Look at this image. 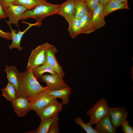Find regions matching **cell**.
<instances>
[{"label": "cell", "mask_w": 133, "mask_h": 133, "mask_svg": "<svg viewBox=\"0 0 133 133\" xmlns=\"http://www.w3.org/2000/svg\"><path fill=\"white\" fill-rule=\"evenodd\" d=\"M121 126L122 127V131L124 133H133V127L130 126L129 121L127 119L124 120L122 123Z\"/></svg>", "instance_id": "obj_28"}, {"label": "cell", "mask_w": 133, "mask_h": 133, "mask_svg": "<svg viewBox=\"0 0 133 133\" xmlns=\"http://www.w3.org/2000/svg\"><path fill=\"white\" fill-rule=\"evenodd\" d=\"M94 128L97 133H116V128L112 124L109 115L106 116L96 123Z\"/></svg>", "instance_id": "obj_14"}, {"label": "cell", "mask_w": 133, "mask_h": 133, "mask_svg": "<svg viewBox=\"0 0 133 133\" xmlns=\"http://www.w3.org/2000/svg\"><path fill=\"white\" fill-rule=\"evenodd\" d=\"M71 88L68 86L60 89L54 90H47L48 94L55 99L59 98L61 99V104L67 105L69 102V96L71 92Z\"/></svg>", "instance_id": "obj_17"}, {"label": "cell", "mask_w": 133, "mask_h": 133, "mask_svg": "<svg viewBox=\"0 0 133 133\" xmlns=\"http://www.w3.org/2000/svg\"><path fill=\"white\" fill-rule=\"evenodd\" d=\"M47 90L41 92L29 100L31 110L35 112L41 111L55 99L48 94Z\"/></svg>", "instance_id": "obj_5"}, {"label": "cell", "mask_w": 133, "mask_h": 133, "mask_svg": "<svg viewBox=\"0 0 133 133\" xmlns=\"http://www.w3.org/2000/svg\"><path fill=\"white\" fill-rule=\"evenodd\" d=\"M6 73V78L9 82L13 85L15 87L17 92V97L20 96V88L18 80V74L19 72L14 66H6L4 70Z\"/></svg>", "instance_id": "obj_15"}, {"label": "cell", "mask_w": 133, "mask_h": 133, "mask_svg": "<svg viewBox=\"0 0 133 133\" xmlns=\"http://www.w3.org/2000/svg\"><path fill=\"white\" fill-rule=\"evenodd\" d=\"M59 119L58 114L52 117L41 120L40 124L37 128L32 131H29L25 133H47L52 124L56 120Z\"/></svg>", "instance_id": "obj_18"}, {"label": "cell", "mask_w": 133, "mask_h": 133, "mask_svg": "<svg viewBox=\"0 0 133 133\" xmlns=\"http://www.w3.org/2000/svg\"><path fill=\"white\" fill-rule=\"evenodd\" d=\"M40 79L46 83L48 90L54 91L68 87L63 78L58 75L43 74Z\"/></svg>", "instance_id": "obj_7"}, {"label": "cell", "mask_w": 133, "mask_h": 133, "mask_svg": "<svg viewBox=\"0 0 133 133\" xmlns=\"http://www.w3.org/2000/svg\"><path fill=\"white\" fill-rule=\"evenodd\" d=\"M109 106L107 100L102 98L86 111L90 117L89 122L92 125L95 124L108 114Z\"/></svg>", "instance_id": "obj_3"}, {"label": "cell", "mask_w": 133, "mask_h": 133, "mask_svg": "<svg viewBox=\"0 0 133 133\" xmlns=\"http://www.w3.org/2000/svg\"><path fill=\"white\" fill-rule=\"evenodd\" d=\"M110 0H100V3L103 6V8L106 4Z\"/></svg>", "instance_id": "obj_33"}, {"label": "cell", "mask_w": 133, "mask_h": 133, "mask_svg": "<svg viewBox=\"0 0 133 133\" xmlns=\"http://www.w3.org/2000/svg\"><path fill=\"white\" fill-rule=\"evenodd\" d=\"M11 102L14 111L19 117L25 116L31 110L29 107V100L25 97H18Z\"/></svg>", "instance_id": "obj_10"}, {"label": "cell", "mask_w": 133, "mask_h": 133, "mask_svg": "<svg viewBox=\"0 0 133 133\" xmlns=\"http://www.w3.org/2000/svg\"><path fill=\"white\" fill-rule=\"evenodd\" d=\"M18 77L20 96L29 100L41 92L48 90L46 86L43 87L40 84L31 69H27L24 72H19Z\"/></svg>", "instance_id": "obj_1"}, {"label": "cell", "mask_w": 133, "mask_h": 133, "mask_svg": "<svg viewBox=\"0 0 133 133\" xmlns=\"http://www.w3.org/2000/svg\"><path fill=\"white\" fill-rule=\"evenodd\" d=\"M128 4L123 2H119L110 0L103 8V14L104 17L111 12L121 9H129Z\"/></svg>", "instance_id": "obj_20"}, {"label": "cell", "mask_w": 133, "mask_h": 133, "mask_svg": "<svg viewBox=\"0 0 133 133\" xmlns=\"http://www.w3.org/2000/svg\"><path fill=\"white\" fill-rule=\"evenodd\" d=\"M69 24L68 31L72 38H75L81 34V29L80 19L75 18Z\"/></svg>", "instance_id": "obj_23"}, {"label": "cell", "mask_w": 133, "mask_h": 133, "mask_svg": "<svg viewBox=\"0 0 133 133\" xmlns=\"http://www.w3.org/2000/svg\"><path fill=\"white\" fill-rule=\"evenodd\" d=\"M103 11V6L100 3L92 13L93 24L95 31L103 27L105 24Z\"/></svg>", "instance_id": "obj_16"}, {"label": "cell", "mask_w": 133, "mask_h": 133, "mask_svg": "<svg viewBox=\"0 0 133 133\" xmlns=\"http://www.w3.org/2000/svg\"><path fill=\"white\" fill-rule=\"evenodd\" d=\"M0 37L6 40H12V34L11 32H4L0 29Z\"/></svg>", "instance_id": "obj_31"}, {"label": "cell", "mask_w": 133, "mask_h": 133, "mask_svg": "<svg viewBox=\"0 0 133 133\" xmlns=\"http://www.w3.org/2000/svg\"><path fill=\"white\" fill-rule=\"evenodd\" d=\"M2 92V95L6 99L11 102L17 97L16 89L14 86L8 82L6 87L1 89Z\"/></svg>", "instance_id": "obj_22"}, {"label": "cell", "mask_w": 133, "mask_h": 133, "mask_svg": "<svg viewBox=\"0 0 133 133\" xmlns=\"http://www.w3.org/2000/svg\"><path fill=\"white\" fill-rule=\"evenodd\" d=\"M47 2L46 0H16L13 4L23 6L27 10H30L37 6Z\"/></svg>", "instance_id": "obj_24"}, {"label": "cell", "mask_w": 133, "mask_h": 133, "mask_svg": "<svg viewBox=\"0 0 133 133\" xmlns=\"http://www.w3.org/2000/svg\"><path fill=\"white\" fill-rule=\"evenodd\" d=\"M119 2H123L126 4H128V0H112Z\"/></svg>", "instance_id": "obj_34"}, {"label": "cell", "mask_w": 133, "mask_h": 133, "mask_svg": "<svg viewBox=\"0 0 133 133\" xmlns=\"http://www.w3.org/2000/svg\"><path fill=\"white\" fill-rule=\"evenodd\" d=\"M108 114L110 116L112 124L116 129L121 126L124 120L127 119L128 112L125 107L117 108L109 107Z\"/></svg>", "instance_id": "obj_9"}, {"label": "cell", "mask_w": 133, "mask_h": 133, "mask_svg": "<svg viewBox=\"0 0 133 133\" xmlns=\"http://www.w3.org/2000/svg\"><path fill=\"white\" fill-rule=\"evenodd\" d=\"M59 119L56 120L52 124L48 132V133H59L58 122Z\"/></svg>", "instance_id": "obj_29"}, {"label": "cell", "mask_w": 133, "mask_h": 133, "mask_svg": "<svg viewBox=\"0 0 133 133\" xmlns=\"http://www.w3.org/2000/svg\"><path fill=\"white\" fill-rule=\"evenodd\" d=\"M75 18L80 19L86 15L90 13L85 6L83 0H75Z\"/></svg>", "instance_id": "obj_25"}, {"label": "cell", "mask_w": 133, "mask_h": 133, "mask_svg": "<svg viewBox=\"0 0 133 133\" xmlns=\"http://www.w3.org/2000/svg\"><path fill=\"white\" fill-rule=\"evenodd\" d=\"M60 5V4H54L47 2L39 4L33 9L24 12L21 17V20L33 18L36 21L38 27H40L44 18L57 14Z\"/></svg>", "instance_id": "obj_2"}, {"label": "cell", "mask_w": 133, "mask_h": 133, "mask_svg": "<svg viewBox=\"0 0 133 133\" xmlns=\"http://www.w3.org/2000/svg\"><path fill=\"white\" fill-rule=\"evenodd\" d=\"M75 121L77 124L80 125L86 133H97L89 122L87 123H84L83 119L80 117H77L75 118Z\"/></svg>", "instance_id": "obj_26"}, {"label": "cell", "mask_w": 133, "mask_h": 133, "mask_svg": "<svg viewBox=\"0 0 133 133\" xmlns=\"http://www.w3.org/2000/svg\"><path fill=\"white\" fill-rule=\"evenodd\" d=\"M83 1L88 10L91 13L100 3V0H83Z\"/></svg>", "instance_id": "obj_27"}, {"label": "cell", "mask_w": 133, "mask_h": 133, "mask_svg": "<svg viewBox=\"0 0 133 133\" xmlns=\"http://www.w3.org/2000/svg\"><path fill=\"white\" fill-rule=\"evenodd\" d=\"M57 52L55 46L50 44L47 51L46 62L53 68L60 76L63 78L65 73L56 58V54Z\"/></svg>", "instance_id": "obj_11"}, {"label": "cell", "mask_w": 133, "mask_h": 133, "mask_svg": "<svg viewBox=\"0 0 133 133\" xmlns=\"http://www.w3.org/2000/svg\"><path fill=\"white\" fill-rule=\"evenodd\" d=\"M27 10L26 8L23 6L13 4L10 5L4 11L9 18L8 20L6 21L7 23L9 26L14 24L18 29V22L21 20L22 14Z\"/></svg>", "instance_id": "obj_6"}, {"label": "cell", "mask_w": 133, "mask_h": 133, "mask_svg": "<svg viewBox=\"0 0 133 133\" xmlns=\"http://www.w3.org/2000/svg\"><path fill=\"white\" fill-rule=\"evenodd\" d=\"M50 44L46 42L32 50L28 60L27 69L32 70L46 62L47 51Z\"/></svg>", "instance_id": "obj_4"}, {"label": "cell", "mask_w": 133, "mask_h": 133, "mask_svg": "<svg viewBox=\"0 0 133 133\" xmlns=\"http://www.w3.org/2000/svg\"><path fill=\"white\" fill-rule=\"evenodd\" d=\"M16 0H0V3L4 11L9 6Z\"/></svg>", "instance_id": "obj_30"}, {"label": "cell", "mask_w": 133, "mask_h": 133, "mask_svg": "<svg viewBox=\"0 0 133 133\" xmlns=\"http://www.w3.org/2000/svg\"></svg>", "instance_id": "obj_35"}, {"label": "cell", "mask_w": 133, "mask_h": 133, "mask_svg": "<svg viewBox=\"0 0 133 133\" xmlns=\"http://www.w3.org/2000/svg\"><path fill=\"white\" fill-rule=\"evenodd\" d=\"M22 22L27 24L29 25V26L23 31H20L18 29V31L17 33V30L12 28L11 25L9 26L11 30L12 36V43L9 46V47L11 50L16 48L20 51L23 50V49L21 46L20 43L24 34L32 27L36 26L38 27V23L36 22L34 23H30L23 21H22Z\"/></svg>", "instance_id": "obj_13"}, {"label": "cell", "mask_w": 133, "mask_h": 133, "mask_svg": "<svg viewBox=\"0 0 133 133\" xmlns=\"http://www.w3.org/2000/svg\"><path fill=\"white\" fill-rule=\"evenodd\" d=\"M81 34H89L95 31L92 23V13H89L80 19Z\"/></svg>", "instance_id": "obj_19"}, {"label": "cell", "mask_w": 133, "mask_h": 133, "mask_svg": "<svg viewBox=\"0 0 133 133\" xmlns=\"http://www.w3.org/2000/svg\"><path fill=\"white\" fill-rule=\"evenodd\" d=\"M75 0H67L60 4L57 14L63 16L70 23L75 18Z\"/></svg>", "instance_id": "obj_12"}, {"label": "cell", "mask_w": 133, "mask_h": 133, "mask_svg": "<svg viewBox=\"0 0 133 133\" xmlns=\"http://www.w3.org/2000/svg\"><path fill=\"white\" fill-rule=\"evenodd\" d=\"M62 107L61 103L55 99L42 110L36 112L41 120L59 114L61 112Z\"/></svg>", "instance_id": "obj_8"}, {"label": "cell", "mask_w": 133, "mask_h": 133, "mask_svg": "<svg viewBox=\"0 0 133 133\" xmlns=\"http://www.w3.org/2000/svg\"><path fill=\"white\" fill-rule=\"evenodd\" d=\"M7 16L3 11L0 3V19L7 17Z\"/></svg>", "instance_id": "obj_32"}, {"label": "cell", "mask_w": 133, "mask_h": 133, "mask_svg": "<svg viewBox=\"0 0 133 133\" xmlns=\"http://www.w3.org/2000/svg\"><path fill=\"white\" fill-rule=\"evenodd\" d=\"M32 71L33 76L37 80L40 79L41 76L45 73H49L52 74L58 75L53 68L46 62L32 69Z\"/></svg>", "instance_id": "obj_21"}]
</instances>
